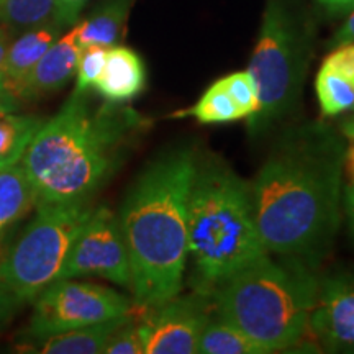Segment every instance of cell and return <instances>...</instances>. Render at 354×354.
Segmentation results:
<instances>
[{"mask_svg":"<svg viewBox=\"0 0 354 354\" xmlns=\"http://www.w3.org/2000/svg\"><path fill=\"white\" fill-rule=\"evenodd\" d=\"M17 102L19 100H17L15 97L7 91V87L3 86L2 79H0V112L2 113L13 112V110L17 109Z\"/></svg>","mask_w":354,"mask_h":354,"instance_id":"obj_31","label":"cell"},{"mask_svg":"<svg viewBox=\"0 0 354 354\" xmlns=\"http://www.w3.org/2000/svg\"><path fill=\"white\" fill-rule=\"evenodd\" d=\"M59 3L63 7L68 24L74 25L77 24L79 15H81L82 8L88 3V0H59Z\"/></svg>","mask_w":354,"mask_h":354,"instance_id":"obj_28","label":"cell"},{"mask_svg":"<svg viewBox=\"0 0 354 354\" xmlns=\"http://www.w3.org/2000/svg\"><path fill=\"white\" fill-rule=\"evenodd\" d=\"M109 48L104 46H86L81 50L76 69V87L74 92H88L95 86L102 69H104L105 57H107Z\"/></svg>","mask_w":354,"mask_h":354,"instance_id":"obj_24","label":"cell"},{"mask_svg":"<svg viewBox=\"0 0 354 354\" xmlns=\"http://www.w3.org/2000/svg\"><path fill=\"white\" fill-rule=\"evenodd\" d=\"M318 281L302 263L281 264L266 254L214 294L216 317L250 336L266 354L295 346L310 330Z\"/></svg>","mask_w":354,"mask_h":354,"instance_id":"obj_5","label":"cell"},{"mask_svg":"<svg viewBox=\"0 0 354 354\" xmlns=\"http://www.w3.org/2000/svg\"><path fill=\"white\" fill-rule=\"evenodd\" d=\"M51 24L69 26L59 0H0V26L7 32L24 33Z\"/></svg>","mask_w":354,"mask_h":354,"instance_id":"obj_17","label":"cell"},{"mask_svg":"<svg viewBox=\"0 0 354 354\" xmlns=\"http://www.w3.org/2000/svg\"><path fill=\"white\" fill-rule=\"evenodd\" d=\"M143 125V118L122 104L95 105L88 92H73L59 112L43 122L21 158L37 205L91 201Z\"/></svg>","mask_w":354,"mask_h":354,"instance_id":"obj_2","label":"cell"},{"mask_svg":"<svg viewBox=\"0 0 354 354\" xmlns=\"http://www.w3.org/2000/svg\"><path fill=\"white\" fill-rule=\"evenodd\" d=\"M97 276L115 284L131 286L130 259L118 215L109 207H95L71 246L57 279ZM56 279V281H57Z\"/></svg>","mask_w":354,"mask_h":354,"instance_id":"obj_9","label":"cell"},{"mask_svg":"<svg viewBox=\"0 0 354 354\" xmlns=\"http://www.w3.org/2000/svg\"><path fill=\"white\" fill-rule=\"evenodd\" d=\"M104 354H145L140 323H131L130 318L122 326H118L105 344Z\"/></svg>","mask_w":354,"mask_h":354,"instance_id":"obj_25","label":"cell"},{"mask_svg":"<svg viewBox=\"0 0 354 354\" xmlns=\"http://www.w3.org/2000/svg\"><path fill=\"white\" fill-rule=\"evenodd\" d=\"M196 154L172 149L141 172L118 214L135 304L156 308L184 289L187 202Z\"/></svg>","mask_w":354,"mask_h":354,"instance_id":"obj_3","label":"cell"},{"mask_svg":"<svg viewBox=\"0 0 354 354\" xmlns=\"http://www.w3.org/2000/svg\"><path fill=\"white\" fill-rule=\"evenodd\" d=\"M322 66L342 74V76L354 82V41L339 44L333 53H330L325 57Z\"/></svg>","mask_w":354,"mask_h":354,"instance_id":"obj_26","label":"cell"},{"mask_svg":"<svg viewBox=\"0 0 354 354\" xmlns=\"http://www.w3.org/2000/svg\"><path fill=\"white\" fill-rule=\"evenodd\" d=\"M353 112H354V109H353Z\"/></svg>","mask_w":354,"mask_h":354,"instance_id":"obj_38","label":"cell"},{"mask_svg":"<svg viewBox=\"0 0 354 354\" xmlns=\"http://www.w3.org/2000/svg\"><path fill=\"white\" fill-rule=\"evenodd\" d=\"M326 10L342 13V12H349L354 10V0H318Z\"/></svg>","mask_w":354,"mask_h":354,"instance_id":"obj_32","label":"cell"},{"mask_svg":"<svg viewBox=\"0 0 354 354\" xmlns=\"http://www.w3.org/2000/svg\"><path fill=\"white\" fill-rule=\"evenodd\" d=\"M125 315H131V302L117 290L76 279H57L35 297L26 336L39 339Z\"/></svg>","mask_w":354,"mask_h":354,"instance_id":"obj_8","label":"cell"},{"mask_svg":"<svg viewBox=\"0 0 354 354\" xmlns=\"http://www.w3.org/2000/svg\"><path fill=\"white\" fill-rule=\"evenodd\" d=\"M201 354H266L258 343L223 318L207 322L198 342Z\"/></svg>","mask_w":354,"mask_h":354,"instance_id":"obj_19","label":"cell"},{"mask_svg":"<svg viewBox=\"0 0 354 354\" xmlns=\"http://www.w3.org/2000/svg\"><path fill=\"white\" fill-rule=\"evenodd\" d=\"M212 305L209 295L196 292L153 308V315L140 323L145 354H197Z\"/></svg>","mask_w":354,"mask_h":354,"instance_id":"obj_10","label":"cell"},{"mask_svg":"<svg viewBox=\"0 0 354 354\" xmlns=\"http://www.w3.org/2000/svg\"><path fill=\"white\" fill-rule=\"evenodd\" d=\"M351 140V143L346 149H344V162H343V171H346V176L349 179V184L354 183V136Z\"/></svg>","mask_w":354,"mask_h":354,"instance_id":"obj_33","label":"cell"},{"mask_svg":"<svg viewBox=\"0 0 354 354\" xmlns=\"http://www.w3.org/2000/svg\"><path fill=\"white\" fill-rule=\"evenodd\" d=\"M33 205H37V196L21 161L0 169V233Z\"/></svg>","mask_w":354,"mask_h":354,"instance_id":"obj_18","label":"cell"},{"mask_svg":"<svg viewBox=\"0 0 354 354\" xmlns=\"http://www.w3.org/2000/svg\"><path fill=\"white\" fill-rule=\"evenodd\" d=\"M315 92L323 115L335 117L354 109V82L322 66L315 79Z\"/></svg>","mask_w":354,"mask_h":354,"instance_id":"obj_22","label":"cell"},{"mask_svg":"<svg viewBox=\"0 0 354 354\" xmlns=\"http://www.w3.org/2000/svg\"><path fill=\"white\" fill-rule=\"evenodd\" d=\"M2 115H6V113H2V112H0V117H2Z\"/></svg>","mask_w":354,"mask_h":354,"instance_id":"obj_37","label":"cell"},{"mask_svg":"<svg viewBox=\"0 0 354 354\" xmlns=\"http://www.w3.org/2000/svg\"><path fill=\"white\" fill-rule=\"evenodd\" d=\"M20 305H24V302L0 281V326L8 322Z\"/></svg>","mask_w":354,"mask_h":354,"instance_id":"obj_27","label":"cell"},{"mask_svg":"<svg viewBox=\"0 0 354 354\" xmlns=\"http://www.w3.org/2000/svg\"><path fill=\"white\" fill-rule=\"evenodd\" d=\"M145 86L146 69L138 53L122 44L109 48L104 69L95 81V91L105 100L123 104L138 97Z\"/></svg>","mask_w":354,"mask_h":354,"instance_id":"obj_13","label":"cell"},{"mask_svg":"<svg viewBox=\"0 0 354 354\" xmlns=\"http://www.w3.org/2000/svg\"><path fill=\"white\" fill-rule=\"evenodd\" d=\"M266 254L250 185L218 159H197L187 202V258L197 292L212 297Z\"/></svg>","mask_w":354,"mask_h":354,"instance_id":"obj_4","label":"cell"},{"mask_svg":"<svg viewBox=\"0 0 354 354\" xmlns=\"http://www.w3.org/2000/svg\"><path fill=\"white\" fill-rule=\"evenodd\" d=\"M135 0H102L86 20L79 21V43L81 48H112L125 37L127 20Z\"/></svg>","mask_w":354,"mask_h":354,"instance_id":"obj_16","label":"cell"},{"mask_svg":"<svg viewBox=\"0 0 354 354\" xmlns=\"http://www.w3.org/2000/svg\"><path fill=\"white\" fill-rule=\"evenodd\" d=\"M342 131H343V135L346 136V138H353V136H354V115H353V117H349L348 120L343 122Z\"/></svg>","mask_w":354,"mask_h":354,"instance_id":"obj_35","label":"cell"},{"mask_svg":"<svg viewBox=\"0 0 354 354\" xmlns=\"http://www.w3.org/2000/svg\"><path fill=\"white\" fill-rule=\"evenodd\" d=\"M44 118L33 115L6 113L0 117V162L15 165L21 161L24 154L37 135Z\"/></svg>","mask_w":354,"mask_h":354,"instance_id":"obj_20","label":"cell"},{"mask_svg":"<svg viewBox=\"0 0 354 354\" xmlns=\"http://www.w3.org/2000/svg\"><path fill=\"white\" fill-rule=\"evenodd\" d=\"M176 117H194L202 125H215V123L236 122L243 118V115L221 81H216L203 92L196 105L176 113Z\"/></svg>","mask_w":354,"mask_h":354,"instance_id":"obj_21","label":"cell"},{"mask_svg":"<svg viewBox=\"0 0 354 354\" xmlns=\"http://www.w3.org/2000/svg\"><path fill=\"white\" fill-rule=\"evenodd\" d=\"M63 30L64 26L57 24L37 26V28L20 33L15 41H10L6 63L0 71V79L12 95L13 88L24 81L44 53L50 50L51 44L63 35Z\"/></svg>","mask_w":354,"mask_h":354,"instance_id":"obj_14","label":"cell"},{"mask_svg":"<svg viewBox=\"0 0 354 354\" xmlns=\"http://www.w3.org/2000/svg\"><path fill=\"white\" fill-rule=\"evenodd\" d=\"M130 315L113 318V320L79 326L37 339L35 353L41 354H100L113 331L130 320Z\"/></svg>","mask_w":354,"mask_h":354,"instance_id":"obj_15","label":"cell"},{"mask_svg":"<svg viewBox=\"0 0 354 354\" xmlns=\"http://www.w3.org/2000/svg\"><path fill=\"white\" fill-rule=\"evenodd\" d=\"M344 145L330 128L305 125L276 145L250 185L269 254L308 266L330 253L342 221Z\"/></svg>","mask_w":354,"mask_h":354,"instance_id":"obj_1","label":"cell"},{"mask_svg":"<svg viewBox=\"0 0 354 354\" xmlns=\"http://www.w3.org/2000/svg\"><path fill=\"white\" fill-rule=\"evenodd\" d=\"M307 41L282 0H269L251 56L250 71L259 91V109L248 118L251 136L268 133L290 117L307 73Z\"/></svg>","mask_w":354,"mask_h":354,"instance_id":"obj_6","label":"cell"},{"mask_svg":"<svg viewBox=\"0 0 354 354\" xmlns=\"http://www.w3.org/2000/svg\"><path fill=\"white\" fill-rule=\"evenodd\" d=\"M344 212H346L349 232H351V236L354 238V183L346 187V194H344Z\"/></svg>","mask_w":354,"mask_h":354,"instance_id":"obj_30","label":"cell"},{"mask_svg":"<svg viewBox=\"0 0 354 354\" xmlns=\"http://www.w3.org/2000/svg\"><path fill=\"white\" fill-rule=\"evenodd\" d=\"M8 165H3V162H0V169H3V167H7Z\"/></svg>","mask_w":354,"mask_h":354,"instance_id":"obj_36","label":"cell"},{"mask_svg":"<svg viewBox=\"0 0 354 354\" xmlns=\"http://www.w3.org/2000/svg\"><path fill=\"white\" fill-rule=\"evenodd\" d=\"M223 87L240 109L243 118H250L259 109V91L253 74L250 71H238L230 76L220 79Z\"/></svg>","mask_w":354,"mask_h":354,"instance_id":"obj_23","label":"cell"},{"mask_svg":"<svg viewBox=\"0 0 354 354\" xmlns=\"http://www.w3.org/2000/svg\"><path fill=\"white\" fill-rule=\"evenodd\" d=\"M30 221L0 261V281L21 302H33L59 276L71 246L95 207L91 201L38 203Z\"/></svg>","mask_w":354,"mask_h":354,"instance_id":"obj_7","label":"cell"},{"mask_svg":"<svg viewBox=\"0 0 354 354\" xmlns=\"http://www.w3.org/2000/svg\"><path fill=\"white\" fill-rule=\"evenodd\" d=\"M353 41H354V10L351 13V17L346 20V24H344L342 28L338 30V33L335 35L333 44L335 46H339V44H346Z\"/></svg>","mask_w":354,"mask_h":354,"instance_id":"obj_29","label":"cell"},{"mask_svg":"<svg viewBox=\"0 0 354 354\" xmlns=\"http://www.w3.org/2000/svg\"><path fill=\"white\" fill-rule=\"evenodd\" d=\"M310 330L331 353H354V271L318 282Z\"/></svg>","mask_w":354,"mask_h":354,"instance_id":"obj_11","label":"cell"},{"mask_svg":"<svg viewBox=\"0 0 354 354\" xmlns=\"http://www.w3.org/2000/svg\"><path fill=\"white\" fill-rule=\"evenodd\" d=\"M8 46H10V35H8L6 28L0 26V71H2L3 63H6Z\"/></svg>","mask_w":354,"mask_h":354,"instance_id":"obj_34","label":"cell"},{"mask_svg":"<svg viewBox=\"0 0 354 354\" xmlns=\"http://www.w3.org/2000/svg\"><path fill=\"white\" fill-rule=\"evenodd\" d=\"M81 50L76 24L51 44L50 50L44 53L24 81L13 88V97L17 100H33L61 91L76 76Z\"/></svg>","mask_w":354,"mask_h":354,"instance_id":"obj_12","label":"cell"}]
</instances>
